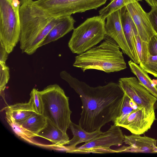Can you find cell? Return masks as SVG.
<instances>
[{"mask_svg":"<svg viewBox=\"0 0 157 157\" xmlns=\"http://www.w3.org/2000/svg\"><path fill=\"white\" fill-rule=\"evenodd\" d=\"M136 2H138L139 1H142V0H136Z\"/></svg>","mask_w":157,"mask_h":157,"instance_id":"obj_34","label":"cell"},{"mask_svg":"<svg viewBox=\"0 0 157 157\" xmlns=\"http://www.w3.org/2000/svg\"><path fill=\"white\" fill-rule=\"evenodd\" d=\"M47 119L42 115L34 112L21 125L31 138L37 136L45 126Z\"/></svg>","mask_w":157,"mask_h":157,"instance_id":"obj_19","label":"cell"},{"mask_svg":"<svg viewBox=\"0 0 157 157\" xmlns=\"http://www.w3.org/2000/svg\"><path fill=\"white\" fill-rule=\"evenodd\" d=\"M105 19L99 16L88 18L73 29L68 46L73 53L81 54L105 36Z\"/></svg>","mask_w":157,"mask_h":157,"instance_id":"obj_5","label":"cell"},{"mask_svg":"<svg viewBox=\"0 0 157 157\" xmlns=\"http://www.w3.org/2000/svg\"><path fill=\"white\" fill-rule=\"evenodd\" d=\"M19 15L20 48L23 53L54 17L33 0H27L21 5Z\"/></svg>","mask_w":157,"mask_h":157,"instance_id":"obj_4","label":"cell"},{"mask_svg":"<svg viewBox=\"0 0 157 157\" xmlns=\"http://www.w3.org/2000/svg\"><path fill=\"white\" fill-rule=\"evenodd\" d=\"M148 48L150 55L157 56V33L154 34L149 40Z\"/></svg>","mask_w":157,"mask_h":157,"instance_id":"obj_29","label":"cell"},{"mask_svg":"<svg viewBox=\"0 0 157 157\" xmlns=\"http://www.w3.org/2000/svg\"><path fill=\"white\" fill-rule=\"evenodd\" d=\"M105 24V36L113 39L122 49L134 62V59L127 42L124 32L120 10L110 14Z\"/></svg>","mask_w":157,"mask_h":157,"instance_id":"obj_11","label":"cell"},{"mask_svg":"<svg viewBox=\"0 0 157 157\" xmlns=\"http://www.w3.org/2000/svg\"><path fill=\"white\" fill-rule=\"evenodd\" d=\"M43 104L42 115L67 133L71 122L69 98L57 84L51 85L39 91Z\"/></svg>","mask_w":157,"mask_h":157,"instance_id":"obj_3","label":"cell"},{"mask_svg":"<svg viewBox=\"0 0 157 157\" xmlns=\"http://www.w3.org/2000/svg\"><path fill=\"white\" fill-rule=\"evenodd\" d=\"M120 48L116 43L105 40L100 45L76 56L73 66L83 72L95 69L109 73L124 70L126 64Z\"/></svg>","mask_w":157,"mask_h":157,"instance_id":"obj_2","label":"cell"},{"mask_svg":"<svg viewBox=\"0 0 157 157\" xmlns=\"http://www.w3.org/2000/svg\"><path fill=\"white\" fill-rule=\"evenodd\" d=\"M139 64L147 72L157 78V56L150 55L145 62Z\"/></svg>","mask_w":157,"mask_h":157,"instance_id":"obj_25","label":"cell"},{"mask_svg":"<svg viewBox=\"0 0 157 157\" xmlns=\"http://www.w3.org/2000/svg\"><path fill=\"white\" fill-rule=\"evenodd\" d=\"M20 3L21 5L24 2L27 0H18Z\"/></svg>","mask_w":157,"mask_h":157,"instance_id":"obj_33","label":"cell"},{"mask_svg":"<svg viewBox=\"0 0 157 157\" xmlns=\"http://www.w3.org/2000/svg\"><path fill=\"white\" fill-rule=\"evenodd\" d=\"M110 0L111 2V1H113V0Z\"/></svg>","mask_w":157,"mask_h":157,"instance_id":"obj_36","label":"cell"},{"mask_svg":"<svg viewBox=\"0 0 157 157\" xmlns=\"http://www.w3.org/2000/svg\"><path fill=\"white\" fill-rule=\"evenodd\" d=\"M73 136L67 144L69 152L74 149L79 144L86 142L98 137L103 132L101 129H98L93 132H88L83 129L79 125L76 124L71 122L69 127Z\"/></svg>","mask_w":157,"mask_h":157,"instance_id":"obj_18","label":"cell"},{"mask_svg":"<svg viewBox=\"0 0 157 157\" xmlns=\"http://www.w3.org/2000/svg\"><path fill=\"white\" fill-rule=\"evenodd\" d=\"M139 106L132 99L125 94L121 113L113 122L114 124L120 126L128 115Z\"/></svg>","mask_w":157,"mask_h":157,"instance_id":"obj_23","label":"cell"},{"mask_svg":"<svg viewBox=\"0 0 157 157\" xmlns=\"http://www.w3.org/2000/svg\"><path fill=\"white\" fill-rule=\"evenodd\" d=\"M123 142L129 145L123 147L117 151L119 152L157 153V140L146 136L132 134L129 136L124 135Z\"/></svg>","mask_w":157,"mask_h":157,"instance_id":"obj_13","label":"cell"},{"mask_svg":"<svg viewBox=\"0 0 157 157\" xmlns=\"http://www.w3.org/2000/svg\"><path fill=\"white\" fill-rule=\"evenodd\" d=\"M155 87H156V88H157V83H156L155 85Z\"/></svg>","mask_w":157,"mask_h":157,"instance_id":"obj_35","label":"cell"},{"mask_svg":"<svg viewBox=\"0 0 157 157\" xmlns=\"http://www.w3.org/2000/svg\"><path fill=\"white\" fill-rule=\"evenodd\" d=\"M135 0H113L99 11V16L105 19L112 13L119 10L127 5L132 3Z\"/></svg>","mask_w":157,"mask_h":157,"instance_id":"obj_24","label":"cell"},{"mask_svg":"<svg viewBox=\"0 0 157 157\" xmlns=\"http://www.w3.org/2000/svg\"><path fill=\"white\" fill-rule=\"evenodd\" d=\"M60 76L79 95L82 111L79 124L85 130L93 132L113 122L120 114L125 94L118 83L91 87L72 77L65 71Z\"/></svg>","mask_w":157,"mask_h":157,"instance_id":"obj_1","label":"cell"},{"mask_svg":"<svg viewBox=\"0 0 157 157\" xmlns=\"http://www.w3.org/2000/svg\"><path fill=\"white\" fill-rule=\"evenodd\" d=\"M107 0H37L35 3L54 17L97 9Z\"/></svg>","mask_w":157,"mask_h":157,"instance_id":"obj_7","label":"cell"},{"mask_svg":"<svg viewBox=\"0 0 157 157\" xmlns=\"http://www.w3.org/2000/svg\"><path fill=\"white\" fill-rule=\"evenodd\" d=\"M8 54L3 44L0 42V63H6Z\"/></svg>","mask_w":157,"mask_h":157,"instance_id":"obj_31","label":"cell"},{"mask_svg":"<svg viewBox=\"0 0 157 157\" xmlns=\"http://www.w3.org/2000/svg\"><path fill=\"white\" fill-rule=\"evenodd\" d=\"M7 122L15 133L19 137L28 141H29L32 139L21 125L11 121Z\"/></svg>","mask_w":157,"mask_h":157,"instance_id":"obj_28","label":"cell"},{"mask_svg":"<svg viewBox=\"0 0 157 157\" xmlns=\"http://www.w3.org/2000/svg\"><path fill=\"white\" fill-rule=\"evenodd\" d=\"M131 71L137 77L140 82L152 95L157 98V89L147 73L132 60L128 62Z\"/></svg>","mask_w":157,"mask_h":157,"instance_id":"obj_20","label":"cell"},{"mask_svg":"<svg viewBox=\"0 0 157 157\" xmlns=\"http://www.w3.org/2000/svg\"><path fill=\"white\" fill-rule=\"evenodd\" d=\"M37 136L45 139L54 145L62 147L67 144L70 140L67 133L63 132L48 119L45 126L38 133Z\"/></svg>","mask_w":157,"mask_h":157,"instance_id":"obj_17","label":"cell"},{"mask_svg":"<svg viewBox=\"0 0 157 157\" xmlns=\"http://www.w3.org/2000/svg\"><path fill=\"white\" fill-rule=\"evenodd\" d=\"M155 113H148L143 107L133 110L120 125L132 133L142 134L150 129L155 120Z\"/></svg>","mask_w":157,"mask_h":157,"instance_id":"obj_10","label":"cell"},{"mask_svg":"<svg viewBox=\"0 0 157 157\" xmlns=\"http://www.w3.org/2000/svg\"><path fill=\"white\" fill-rule=\"evenodd\" d=\"M20 6L18 0H0V42L9 54L20 41Z\"/></svg>","mask_w":157,"mask_h":157,"instance_id":"obj_6","label":"cell"},{"mask_svg":"<svg viewBox=\"0 0 157 157\" xmlns=\"http://www.w3.org/2000/svg\"><path fill=\"white\" fill-rule=\"evenodd\" d=\"M75 21L71 15L58 17L56 24L41 43L39 47L57 40L73 30Z\"/></svg>","mask_w":157,"mask_h":157,"instance_id":"obj_14","label":"cell"},{"mask_svg":"<svg viewBox=\"0 0 157 157\" xmlns=\"http://www.w3.org/2000/svg\"><path fill=\"white\" fill-rule=\"evenodd\" d=\"M147 13L151 23L157 33V7H151V10Z\"/></svg>","mask_w":157,"mask_h":157,"instance_id":"obj_30","label":"cell"},{"mask_svg":"<svg viewBox=\"0 0 157 157\" xmlns=\"http://www.w3.org/2000/svg\"><path fill=\"white\" fill-rule=\"evenodd\" d=\"M30 101L35 112L42 114L43 104L39 91L33 88L30 94Z\"/></svg>","mask_w":157,"mask_h":157,"instance_id":"obj_26","label":"cell"},{"mask_svg":"<svg viewBox=\"0 0 157 157\" xmlns=\"http://www.w3.org/2000/svg\"><path fill=\"white\" fill-rule=\"evenodd\" d=\"M134 33L139 64L143 63L146 61L150 55L148 50V42L141 39L136 26L134 29Z\"/></svg>","mask_w":157,"mask_h":157,"instance_id":"obj_22","label":"cell"},{"mask_svg":"<svg viewBox=\"0 0 157 157\" xmlns=\"http://www.w3.org/2000/svg\"><path fill=\"white\" fill-rule=\"evenodd\" d=\"M125 6L140 38L148 42L150 38L156 33L149 20L147 13L144 10L138 2L129 4Z\"/></svg>","mask_w":157,"mask_h":157,"instance_id":"obj_12","label":"cell"},{"mask_svg":"<svg viewBox=\"0 0 157 157\" xmlns=\"http://www.w3.org/2000/svg\"><path fill=\"white\" fill-rule=\"evenodd\" d=\"M124 93L148 113H155L156 97L150 93L135 77L120 78L118 83Z\"/></svg>","mask_w":157,"mask_h":157,"instance_id":"obj_9","label":"cell"},{"mask_svg":"<svg viewBox=\"0 0 157 157\" xmlns=\"http://www.w3.org/2000/svg\"><path fill=\"white\" fill-rule=\"evenodd\" d=\"M151 7H157V0H145Z\"/></svg>","mask_w":157,"mask_h":157,"instance_id":"obj_32","label":"cell"},{"mask_svg":"<svg viewBox=\"0 0 157 157\" xmlns=\"http://www.w3.org/2000/svg\"><path fill=\"white\" fill-rule=\"evenodd\" d=\"M9 67L6 63H0V90L3 91L10 78Z\"/></svg>","mask_w":157,"mask_h":157,"instance_id":"obj_27","label":"cell"},{"mask_svg":"<svg viewBox=\"0 0 157 157\" xmlns=\"http://www.w3.org/2000/svg\"><path fill=\"white\" fill-rule=\"evenodd\" d=\"M120 127L114 124L107 131L69 152L77 153L118 152L110 147L113 146H119L124 142V136Z\"/></svg>","mask_w":157,"mask_h":157,"instance_id":"obj_8","label":"cell"},{"mask_svg":"<svg viewBox=\"0 0 157 157\" xmlns=\"http://www.w3.org/2000/svg\"><path fill=\"white\" fill-rule=\"evenodd\" d=\"M58 17H54L28 47L25 53L29 55L33 54L39 45L56 24Z\"/></svg>","mask_w":157,"mask_h":157,"instance_id":"obj_21","label":"cell"},{"mask_svg":"<svg viewBox=\"0 0 157 157\" xmlns=\"http://www.w3.org/2000/svg\"><path fill=\"white\" fill-rule=\"evenodd\" d=\"M5 108L7 122L11 121L19 125L35 112L29 101L27 103H16Z\"/></svg>","mask_w":157,"mask_h":157,"instance_id":"obj_15","label":"cell"},{"mask_svg":"<svg viewBox=\"0 0 157 157\" xmlns=\"http://www.w3.org/2000/svg\"><path fill=\"white\" fill-rule=\"evenodd\" d=\"M121 20L125 36L134 59V62L139 64L136 47L134 29L135 26L125 6L120 9Z\"/></svg>","mask_w":157,"mask_h":157,"instance_id":"obj_16","label":"cell"}]
</instances>
